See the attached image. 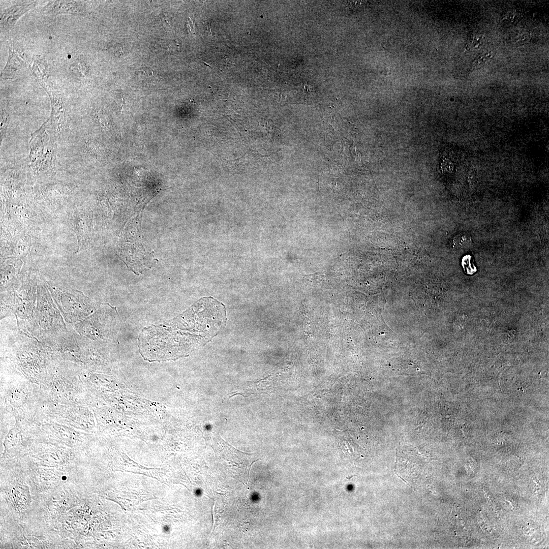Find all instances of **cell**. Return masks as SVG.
Here are the masks:
<instances>
[{
	"instance_id": "obj_4",
	"label": "cell",
	"mask_w": 549,
	"mask_h": 549,
	"mask_svg": "<svg viewBox=\"0 0 549 549\" xmlns=\"http://www.w3.org/2000/svg\"><path fill=\"white\" fill-rule=\"evenodd\" d=\"M51 14H82L83 8L80 1H51L43 9Z\"/></svg>"
},
{
	"instance_id": "obj_6",
	"label": "cell",
	"mask_w": 549,
	"mask_h": 549,
	"mask_svg": "<svg viewBox=\"0 0 549 549\" xmlns=\"http://www.w3.org/2000/svg\"><path fill=\"white\" fill-rule=\"evenodd\" d=\"M9 54L4 69L1 73V76L5 79H13L15 74L23 65V60L19 57L15 51L12 44L9 43Z\"/></svg>"
},
{
	"instance_id": "obj_10",
	"label": "cell",
	"mask_w": 549,
	"mask_h": 549,
	"mask_svg": "<svg viewBox=\"0 0 549 549\" xmlns=\"http://www.w3.org/2000/svg\"><path fill=\"white\" fill-rule=\"evenodd\" d=\"M111 52L113 54H116V55L121 54L122 52V48L118 44L113 45L111 46Z\"/></svg>"
},
{
	"instance_id": "obj_8",
	"label": "cell",
	"mask_w": 549,
	"mask_h": 549,
	"mask_svg": "<svg viewBox=\"0 0 549 549\" xmlns=\"http://www.w3.org/2000/svg\"><path fill=\"white\" fill-rule=\"evenodd\" d=\"M493 55L494 53L492 52H490L484 55L480 56L473 62V67H478L482 66V65L485 64L487 60L491 58Z\"/></svg>"
},
{
	"instance_id": "obj_1",
	"label": "cell",
	"mask_w": 549,
	"mask_h": 549,
	"mask_svg": "<svg viewBox=\"0 0 549 549\" xmlns=\"http://www.w3.org/2000/svg\"><path fill=\"white\" fill-rule=\"evenodd\" d=\"M226 322L223 303L212 297L200 299L167 327L170 338L160 350L155 360L187 356L210 341Z\"/></svg>"
},
{
	"instance_id": "obj_3",
	"label": "cell",
	"mask_w": 549,
	"mask_h": 549,
	"mask_svg": "<svg viewBox=\"0 0 549 549\" xmlns=\"http://www.w3.org/2000/svg\"><path fill=\"white\" fill-rule=\"evenodd\" d=\"M46 122L39 130L32 134L30 141V162L33 166L39 168L43 166L42 156L44 152V140L47 137L45 133Z\"/></svg>"
},
{
	"instance_id": "obj_2",
	"label": "cell",
	"mask_w": 549,
	"mask_h": 549,
	"mask_svg": "<svg viewBox=\"0 0 549 549\" xmlns=\"http://www.w3.org/2000/svg\"><path fill=\"white\" fill-rule=\"evenodd\" d=\"M37 4L36 1L22 2L1 11V34L9 32L18 20L25 13L33 9Z\"/></svg>"
},
{
	"instance_id": "obj_5",
	"label": "cell",
	"mask_w": 549,
	"mask_h": 549,
	"mask_svg": "<svg viewBox=\"0 0 549 549\" xmlns=\"http://www.w3.org/2000/svg\"><path fill=\"white\" fill-rule=\"evenodd\" d=\"M42 86L48 94L51 102L52 111L50 116L51 121L59 127V124L64 123L65 116L62 99L58 94L47 88L44 85H42Z\"/></svg>"
},
{
	"instance_id": "obj_7",
	"label": "cell",
	"mask_w": 549,
	"mask_h": 549,
	"mask_svg": "<svg viewBox=\"0 0 549 549\" xmlns=\"http://www.w3.org/2000/svg\"><path fill=\"white\" fill-rule=\"evenodd\" d=\"M454 247L458 250L466 251L470 249L472 245L470 236L466 234H460L453 239Z\"/></svg>"
},
{
	"instance_id": "obj_9",
	"label": "cell",
	"mask_w": 549,
	"mask_h": 549,
	"mask_svg": "<svg viewBox=\"0 0 549 549\" xmlns=\"http://www.w3.org/2000/svg\"><path fill=\"white\" fill-rule=\"evenodd\" d=\"M1 118H2V119L1 120L2 121H1V138H2V137H3L4 134L5 133L4 132H5V131L6 130V127H7V117L6 114H5V115L4 116V114H3V116H2Z\"/></svg>"
}]
</instances>
